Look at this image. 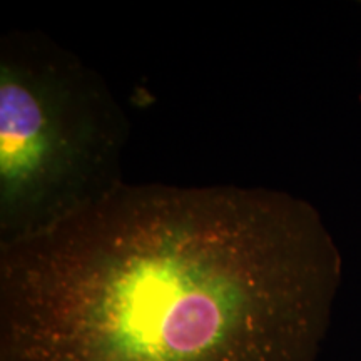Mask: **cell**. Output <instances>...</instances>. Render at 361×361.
<instances>
[{
  "label": "cell",
  "instance_id": "6da1fadb",
  "mask_svg": "<svg viewBox=\"0 0 361 361\" xmlns=\"http://www.w3.org/2000/svg\"><path fill=\"white\" fill-rule=\"evenodd\" d=\"M341 263L293 194L123 183L0 246V361H311Z\"/></svg>",
  "mask_w": 361,
  "mask_h": 361
},
{
  "label": "cell",
  "instance_id": "7a4b0ae2",
  "mask_svg": "<svg viewBox=\"0 0 361 361\" xmlns=\"http://www.w3.org/2000/svg\"><path fill=\"white\" fill-rule=\"evenodd\" d=\"M129 121L92 67L49 35L0 39V246L34 236L126 183Z\"/></svg>",
  "mask_w": 361,
  "mask_h": 361
}]
</instances>
